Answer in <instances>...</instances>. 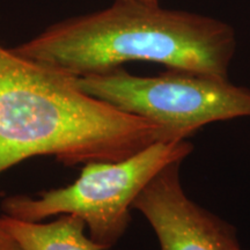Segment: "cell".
Returning <instances> with one entry per match:
<instances>
[{
    "mask_svg": "<svg viewBox=\"0 0 250 250\" xmlns=\"http://www.w3.org/2000/svg\"><path fill=\"white\" fill-rule=\"evenodd\" d=\"M160 140L156 124L0 44V174L39 155L70 167L123 160Z\"/></svg>",
    "mask_w": 250,
    "mask_h": 250,
    "instance_id": "1",
    "label": "cell"
},
{
    "mask_svg": "<svg viewBox=\"0 0 250 250\" xmlns=\"http://www.w3.org/2000/svg\"><path fill=\"white\" fill-rule=\"evenodd\" d=\"M12 50L77 78L127 62L228 78L236 35L217 18L159 2L115 0L101 11L59 21Z\"/></svg>",
    "mask_w": 250,
    "mask_h": 250,
    "instance_id": "2",
    "label": "cell"
},
{
    "mask_svg": "<svg viewBox=\"0 0 250 250\" xmlns=\"http://www.w3.org/2000/svg\"><path fill=\"white\" fill-rule=\"evenodd\" d=\"M192 149L188 140H160L123 160L89 162L70 186L43 191L36 198L6 197L2 211L27 221L76 215L85 223L94 241L108 250L126 232L131 208L140 192L166 167L186 160Z\"/></svg>",
    "mask_w": 250,
    "mask_h": 250,
    "instance_id": "3",
    "label": "cell"
},
{
    "mask_svg": "<svg viewBox=\"0 0 250 250\" xmlns=\"http://www.w3.org/2000/svg\"><path fill=\"white\" fill-rule=\"evenodd\" d=\"M89 95L160 126L162 142L187 140L205 125L250 117V89L220 78L170 70L152 77L122 67L78 78Z\"/></svg>",
    "mask_w": 250,
    "mask_h": 250,
    "instance_id": "4",
    "label": "cell"
},
{
    "mask_svg": "<svg viewBox=\"0 0 250 250\" xmlns=\"http://www.w3.org/2000/svg\"><path fill=\"white\" fill-rule=\"evenodd\" d=\"M181 165L161 170L133 204L151 225L160 250H243L232 225L187 195Z\"/></svg>",
    "mask_w": 250,
    "mask_h": 250,
    "instance_id": "5",
    "label": "cell"
},
{
    "mask_svg": "<svg viewBox=\"0 0 250 250\" xmlns=\"http://www.w3.org/2000/svg\"><path fill=\"white\" fill-rule=\"evenodd\" d=\"M0 221L22 250H107L87 235L85 223L76 215L62 214L51 223L4 215Z\"/></svg>",
    "mask_w": 250,
    "mask_h": 250,
    "instance_id": "6",
    "label": "cell"
},
{
    "mask_svg": "<svg viewBox=\"0 0 250 250\" xmlns=\"http://www.w3.org/2000/svg\"><path fill=\"white\" fill-rule=\"evenodd\" d=\"M0 250H22L15 239L7 232L0 221Z\"/></svg>",
    "mask_w": 250,
    "mask_h": 250,
    "instance_id": "7",
    "label": "cell"
},
{
    "mask_svg": "<svg viewBox=\"0 0 250 250\" xmlns=\"http://www.w3.org/2000/svg\"><path fill=\"white\" fill-rule=\"evenodd\" d=\"M140 1H145V2H159V0H140Z\"/></svg>",
    "mask_w": 250,
    "mask_h": 250,
    "instance_id": "8",
    "label": "cell"
}]
</instances>
